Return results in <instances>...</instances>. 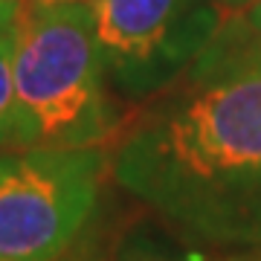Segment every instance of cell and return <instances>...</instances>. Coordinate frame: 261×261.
Segmentation results:
<instances>
[{"mask_svg":"<svg viewBox=\"0 0 261 261\" xmlns=\"http://www.w3.org/2000/svg\"><path fill=\"white\" fill-rule=\"evenodd\" d=\"M197 58L221 64H261V0L244 12L224 15L218 32Z\"/></svg>","mask_w":261,"mask_h":261,"instance_id":"obj_5","label":"cell"},{"mask_svg":"<svg viewBox=\"0 0 261 261\" xmlns=\"http://www.w3.org/2000/svg\"><path fill=\"white\" fill-rule=\"evenodd\" d=\"M113 130L93 3H20L9 148H102Z\"/></svg>","mask_w":261,"mask_h":261,"instance_id":"obj_2","label":"cell"},{"mask_svg":"<svg viewBox=\"0 0 261 261\" xmlns=\"http://www.w3.org/2000/svg\"><path fill=\"white\" fill-rule=\"evenodd\" d=\"M215 9L221 12V15H235V12H244V9H250L255 0H209Z\"/></svg>","mask_w":261,"mask_h":261,"instance_id":"obj_8","label":"cell"},{"mask_svg":"<svg viewBox=\"0 0 261 261\" xmlns=\"http://www.w3.org/2000/svg\"><path fill=\"white\" fill-rule=\"evenodd\" d=\"M15 128V29L0 32V151L12 145Z\"/></svg>","mask_w":261,"mask_h":261,"instance_id":"obj_7","label":"cell"},{"mask_svg":"<svg viewBox=\"0 0 261 261\" xmlns=\"http://www.w3.org/2000/svg\"><path fill=\"white\" fill-rule=\"evenodd\" d=\"M0 6H20V0H0Z\"/></svg>","mask_w":261,"mask_h":261,"instance_id":"obj_11","label":"cell"},{"mask_svg":"<svg viewBox=\"0 0 261 261\" xmlns=\"http://www.w3.org/2000/svg\"><path fill=\"white\" fill-rule=\"evenodd\" d=\"M108 168L183 241L261 247V64L195 58L140 102Z\"/></svg>","mask_w":261,"mask_h":261,"instance_id":"obj_1","label":"cell"},{"mask_svg":"<svg viewBox=\"0 0 261 261\" xmlns=\"http://www.w3.org/2000/svg\"><path fill=\"white\" fill-rule=\"evenodd\" d=\"M105 148H12L0 154V261H58L99 203Z\"/></svg>","mask_w":261,"mask_h":261,"instance_id":"obj_3","label":"cell"},{"mask_svg":"<svg viewBox=\"0 0 261 261\" xmlns=\"http://www.w3.org/2000/svg\"><path fill=\"white\" fill-rule=\"evenodd\" d=\"M18 9H20V6H0V32H9V29H15Z\"/></svg>","mask_w":261,"mask_h":261,"instance_id":"obj_9","label":"cell"},{"mask_svg":"<svg viewBox=\"0 0 261 261\" xmlns=\"http://www.w3.org/2000/svg\"><path fill=\"white\" fill-rule=\"evenodd\" d=\"M20 3H87V0H20Z\"/></svg>","mask_w":261,"mask_h":261,"instance_id":"obj_10","label":"cell"},{"mask_svg":"<svg viewBox=\"0 0 261 261\" xmlns=\"http://www.w3.org/2000/svg\"><path fill=\"white\" fill-rule=\"evenodd\" d=\"M113 90L140 105L186 73L221 27L209 0H93Z\"/></svg>","mask_w":261,"mask_h":261,"instance_id":"obj_4","label":"cell"},{"mask_svg":"<svg viewBox=\"0 0 261 261\" xmlns=\"http://www.w3.org/2000/svg\"><path fill=\"white\" fill-rule=\"evenodd\" d=\"M168 232V229H166ZM111 261H255L238 252H221L218 247H200L177 238L174 232H130L125 241L113 250Z\"/></svg>","mask_w":261,"mask_h":261,"instance_id":"obj_6","label":"cell"}]
</instances>
